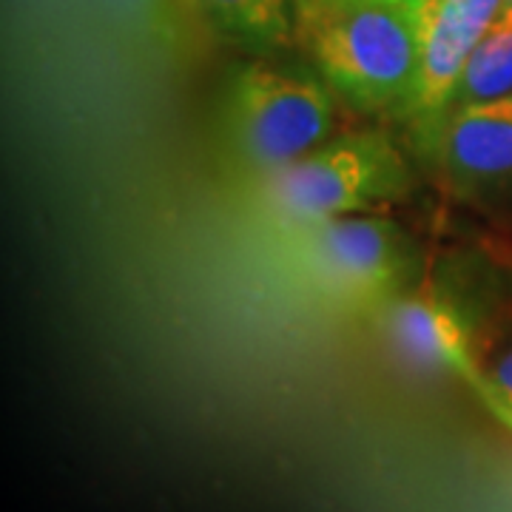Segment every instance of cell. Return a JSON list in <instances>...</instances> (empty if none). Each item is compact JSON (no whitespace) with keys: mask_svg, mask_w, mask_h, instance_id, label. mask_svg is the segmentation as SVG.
<instances>
[{"mask_svg":"<svg viewBox=\"0 0 512 512\" xmlns=\"http://www.w3.org/2000/svg\"><path fill=\"white\" fill-rule=\"evenodd\" d=\"M316 74L359 114L410 120L419 94V0H336L296 15Z\"/></svg>","mask_w":512,"mask_h":512,"instance_id":"6da1fadb","label":"cell"},{"mask_svg":"<svg viewBox=\"0 0 512 512\" xmlns=\"http://www.w3.org/2000/svg\"><path fill=\"white\" fill-rule=\"evenodd\" d=\"M336 100L313 66L242 63L222 92L225 143L262 180L328 143L336 128Z\"/></svg>","mask_w":512,"mask_h":512,"instance_id":"7a4b0ae2","label":"cell"},{"mask_svg":"<svg viewBox=\"0 0 512 512\" xmlns=\"http://www.w3.org/2000/svg\"><path fill=\"white\" fill-rule=\"evenodd\" d=\"M402 151L379 128L330 137L296 163L256 180L262 211L288 231L308 222L370 214L407 197Z\"/></svg>","mask_w":512,"mask_h":512,"instance_id":"3957f363","label":"cell"},{"mask_svg":"<svg viewBox=\"0 0 512 512\" xmlns=\"http://www.w3.org/2000/svg\"><path fill=\"white\" fill-rule=\"evenodd\" d=\"M282 234L293 276L328 308L376 313L413 288L416 245L387 217L350 214L296 225Z\"/></svg>","mask_w":512,"mask_h":512,"instance_id":"277c9868","label":"cell"},{"mask_svg":"<svg viewBox=\"0 0 512 512\" xmlns=\"http://www.w3.org/2000/svg\"><path fill=\"white\" fill-rule=\"evenodd\" d=\"M384 342L404 365L427 376H450L470 387L493 410V390L484 379L478 339L461 305L439 288H410L373 313Z\"/></svg>","mask_w":512,"mask_h":512,"instance_id":"5b68a950","label":"cell"},{"mask_svg":"<svg viewBox=\"0 0 512 512\" xmlns=\"http://www.w3.org/2000/svg\"><path fill=\"white\" fill-rule=\"evenodd\" d=\"M416 134L441 183L461 197L512 188V94L441 111Z\"/></svg>","mask_w":512,"mask_h":512,"instance_id":"8992f818","label":"cell"},{"mask_svg":"<svg viewBox=\"0 0 512 512\" xmlns=\"http://www.w3.org/2000/svg\"><path fill=\"white\" fill-rule=\"evenodd\" d=\"M507 0H419V94L413 123L447 109L470 57Z\"/></svg>","mask_w":512,"mask_h":512,"instance_id":"52a82bcc","label":"cell"},{"mask_svg":"<svg viewBox=\"0 0 512 512\" xmlns=\"http://www.w3.org/2000/svg\"><path fill=\"white\" fill-rule=\"evenodd\" d=\"M205 29L251 55H274L291 43L296 23L288 0H194Z\"/></svg>","mask_w":512,"mask_h":512,"instance_id":"ba28073f","label":"cell"},{"mask_svg":"<svg viewBox=\"0 0 512 512\" xmlns=\"http://www.w3.org/2000/svg\"><path fill=\"white\" fill-rule=\"evenodd\" d=\"M504 94H512V3H504L490 32L481 37L447 109L493 100Z\"/></svg>","mask_w":512,"mask_h":512,"instance_id":"9c48e42d","label":"cell"},{"mask_svg":"<svg viewBox=\"0 0 512 512\" xmlns=\"http://www.w3.org/2000/svg\"><path fill=\"white\" fill-rule=\"evenodd\" d=\"M478 356H481L484 379L493 390L490 413L512 430V330L490 342H478Z\"/></svg>","mask_w":512,"mask_h":512,"instance_id":"30bf717a","label":"cell"},{"mask_svg":"<svg viewBox=\"0 0 512 512\" xmlns=\"http://www.w3.org/2000/svg\"><path fill=\"white\" fill-rule=\"evenodd\" d=\"M293 12L296 15H305V12H313L319 6H328V3H336V0H291Z\"/></svg>","mask_w":512,"mask_h":512,"instance_id":"8fae6325","label":"cell"},{"mask_svg":"<svg viewBox=\"0 0 512 512\" xmlns=\"http://www.w3.org/2000/svg\"><path fill=\"white\" fill-rule=\"evenodd\" d=\"M507 3H512V0H507Z\"/></svg>","mask_w":512,"mask_h":512,"instance_id":"7c38bea8","label":"cell"}]
</instances>
